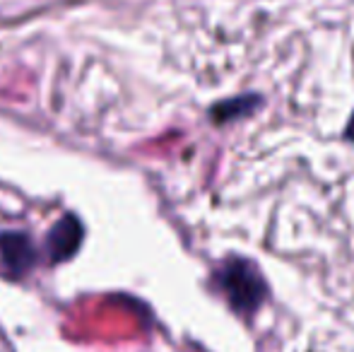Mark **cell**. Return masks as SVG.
<instances>
[{
	"label": "cell",
	"mask_w": 354,
	"mask_h": 352,
	"mask_svg": "<svg viewBox=\"0 0 354 352\" xmlns=\"http://www.w3.org/2000/svg\"><path fill=\"white\" fill-rule=\"evenodd\" d=\"M214 285L227 304L243 319H251L268 299V282L256 263L243 256H232L214 270Z\"/></svg>",
	"instance_id": "1"
},
{
	"label": "cell",
	"mask_w": 354,
	"mask_h": 352,
	"mask_svg": "<svg viewBox=\"0 0 354 352\" xmlns=\"http://www.w3.org/2000/svg\"><path fill=\"white\" fill-rule=\"evenodd\" d=\"M37 249L24 232H0V272L8 277H22L32 270Z\"/></svg>",
	"instance_id": "2"
},
{
	"label": "cell",
	"mask_w": 354,
	"mask_h": 352,
	"mask_svg": "<svg viewBox=\"0 0 354 352\" xmlns=\"http://www.w3.org/2000/svg\"><path fill=\"white\" fill-rule=\"evenodd\" d=\"M82 225L75 215H66L63 220L56 222L51 232H48L46 239V249H48V259L61 263V261H68L77 254L80 244H82Z\"/></svg>",
	"instance_id": "3"
},
{
	"label": "cell",
	"mask_w": 354,
	"mask_h": 352,
	"mask_svg": "<svg viewBox=\"0 0 354 352\" xmlns=\"http://www.w3.org/2000/svg\"><path fill=\"white\" fill-rule=\"evenodd\" d=\"M258 104H261V97H256V94H243V97L219 102L217 106H212L210 116H212V121H217V123H229V121H234V118L248 116L251 111H256Z\"/></svg>",
	"instance_id": "4"
},
{
	"label": "cell",
	"mask_w": 354,
	"mask_h": 352,
	"mask_svg": "<svg viewBox=\"0 0 354 352\" xmlns=\"http://www.w3.org/2000/svg\"><path fill=\"white\" fill-rule=\"evenodd\" d=\"M345 138H347V140H352V142H354V113H352L350 123H347V128H345Z\"/></svg>",
	"instance_id": "5"
}]
</instances>
